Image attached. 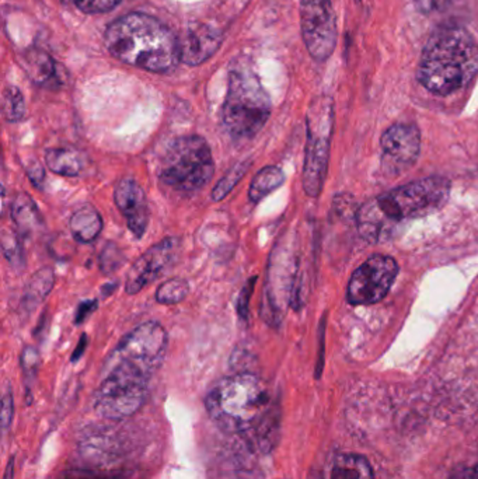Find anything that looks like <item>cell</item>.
Segmentation results:
<instances>
[{
    "mask_svg": "<svg viewBox=\"0 0 478 479\" xmlns=\"http://www.w3.org/2000/svg\"><path fill=\"white\" fill-rule=\"evenodd\" d=\"M168 335L160 322L137 325L119 341L104 364L95 408L108 419L134 415L147 400L150 379L168 353Z\"/></svg>",
    "mask_w": 478,
    "mask_h": 479,
    "instance_id": "obj_1",
    "label": "cell"
},
{
    "mask_svg": "<svg viewBox=\"0 0 478 479\" xmlns=\"http://www.w3.org/2000/svg\"><path fill=\"white\" fill-rule=\"evenodd\" d=\"M449 195L451 181L443 177L410 182L362 205L357 213L358 231L369 244L384 243L404 223L445 207Z\"/></svg>",
    "mask_w": 478,
    "mask_h": 479,
    "instance_id": "obj_2",
    "label": "cell"
},
{
    "mask_svg": "<svg viewBox=\"0 0 478 479\" xmlns=\"http://www.w3.org/2000/svg\"><path fill=\"white\" fill-rule=\"evenodd\" d=\"M106 46L119 61L155 73H166L180 59L174 34L152 15L131 13L106 31Z\"/></svg>",
    "mask_w": 478,
    "mask_h": 479,
    "instance_id": "obj_3",
    "label": "cell"
},
{
    "mask_svg": "<svg viewBox=\"0 0 478 479\" xmlns=\"http://www.w3.org/2000/svg\"><path fill=\"white\" fill-rule=\"evenodd\" d=\"M478 73V44L463 27H445L431 36L421 55L418 80L428 91L449 96Z\"/></svg>",
    "mask_w": 478,
    "mask_h": 479,
    "instance_id": "obj_4",
    "label": "cell"
},
{
    "mask_svg": "<svg viewBox=\"0 0 478 479\" xmlns=\"http://www.w3.org/2000/svg\"><path fill=\"white\" fill-rule=\"evenodd\" d=\"M275 405L262 380L247 372L220 380L205 398L212 421L228 433L241 437L257 428Z\"/></svg>",
    "mask_w": 478,
    "mask_h": 479,
    "instance_id": "obj_5",
    "label": "cell"
},
{
    "mask_svg": "<svg viewBox=\"0 0 478 479\" xmlns=\"http://www.w3.org/2000/svg\"><path fill=\"white\" fill-rule=\"evenodd\" d=\"M270 116L271 100L256 73L247 66L233 67L222 111L228 134L235 139H253Z\"/></svg>",
    "mask_w": 478,
    "mask_h": 479,
    "instance_id": "obj_6",
    "label": "cell"
},
{
    "mask_svg": "<svg viewBox=\"0 0 478 479\" xmlns=\"http://www.w3.org/2000/svg\"><path fill=\"white\" fill-rule=\"evenodd\" d=\"M215 163L207 139L198 135L176 138L158 161V178L181 195L201 191L214 177Z\"/></svg>",
    "mask_w": 478,
    "mask_h": 479,
    "instance_id": "obj_7",
    "label": "cell"
},
{
    "mask_svg": "<svg viewBox=\"0 0 478 479\" xmlns=\"http://www.w3.org/2000/svg\"><path fill=\"white\" fill-rule=\"evenodd\" d=\"M334 131V103L329 96L311 101L306 114V150L302 186L306 195L317 198L324 189L329 171L330 146Z\"/></svg>",
    "mask_w": 478,
    "mask_h": 479,
    "instance_id": "obj_8",
    "label": "cell"
},
{
    "mask_svg": "<svg viewBox=\"0 0 478 479\" xmlns=\"http://www.w3.org/2000/svg\"><path fill=\"white\" fill-rule=\"evenodd\" d=\"M290 237L280 239L269 260V270L262 293L261 316L267 324L278 327L288 307L299 304L298 255Z\"/></svg>",
    "mask_w": 478,
    "mask_h": 479,
    "instance_id": "obj_9",
    "label": "cell"
},
{
    "mask_svg": "<svg viewBox=\"0 0 478 479\" xmlns=\"http://www.w3.org/2000/svg\"><path fill=\"white\" fill-rule=\"evenodd\" d=\"M399 275V265L389 255L368 258L351 276L347 301L351 306H371L386 298Z\"/></svg>",
    "mask_w": 478,
    "mask_h": 479,
    "instance_id": "obj_10",
    "label": "cell"
},
{
    "mask_svg": "<svg viewBox=\"0 0 478 479\" xmlns=\"http://www.w3.org/2000/svg\"><path fill=\"white\" fill-rule=\"evenodd\" d=\"M302 36L309 54L316 61H326L337 46V20L331 0H302Z\"/></svg>",
    "mask_w": 478,
    "mask_h": 479,
    "instance_id": "obj_11",
    "label": "cell"
},
{
    "mask_svg": "<svg viewBox=\"0 0 478 479\" xmlns=\"http://www.w3.org/2000/svg\"><path fill=\"white\" fill-rule=\"evenodd\" d=\"M180 249L181 240L178 237H166L160 243L155 244L140 255L127 275V293L137 294L158 280L166 270L173 267L180 254Z\"/></svg>",
    "mask_w": 478,
    "mask_h": 479,
    "instance_id": "obj_12",
    "label": "cell"
},
{
    "mask_svg": "<svg viewBox=\"0 0 478 479\" xmlns=\"http://www.w3.org/2000/svg\"><path fill=\"white\" fill-rule=\"evenodd\" d=\"M383 164L402 173L412 168L421 152V132L412 124H396L384 132L381 140Z\"/></svg>",
    "mask_w": 478,
    "mask_h": 479,
    "instance_id": "obj_13",
    "label": "cell"
},
{
    "mask_svg": "<svg viewBox=\"0 0 478 479\" xmlns=\"http://www.w3.org/2000/svg\"><path fill=\"white\" fill-rule=\"evenodd\" d=\"M114 200L126 218L131 233L137 240L142 239L149 226L150 210L147 194L134 178H122L114 191Z\"/></svg>",
    "mask_w": 478,
    "mask_h": 479,
    "instance_id": "obj_14",
    "label": "cell"
},
{
    "mask_svg": "<svg viewBox=\"0 0 478 479\" xmlns=\"http://www.w3.org/2000/svg\"><path fill=\"white\" fill-rule=\"evenodd\" d=\"M222 44V34L207 25H189L180 46V59L189 66H198L209 59Z\"/></svg>",
    "mask_w": 478,
    "mask_h": 479,
    "instance_id": "obj_15",
    "label": "cell"
},
{
    "mask_svg": "<svg viewBox=\"0 0 478 479\" xmlns=\"http://www.w3.org/2000/svg\"><path fill=\"white\" fill-rule=\"evenodd\" d=\"M10 215L15 228L23 239L33 237L43 230L44 220L40 209L27 192H17L10 205Z\"/></svg>",
    "mask_w": 478,
    "mask_h": 479,
    "instance_id": "obj_16",
    "label": "cell"
},
{
    "mask_svg": "<svg viewBox=\"0 0 478 479\" xmlns=\"http://www.w3.org/2000/svg\"><path fill=\"white\" fill-rule=\"evenodd\" d=\"M46 168L52 173L62 177H77L85 170L87 164V156L76 148L65 146V148H51L46 150Z\"/></svg>",
    "mask_w": 478,
    "mask_h": 479,
    "instance_id": "obj_17",
    "label": "cell"
},
{
    "mask_svg": "<svg viewBox=\"0 0 478 479\" xmlns=\"http://www.w3.org/2000/svg\"><path fill=\"white\" fill-rule=\"evenodd\" d=\"M54 285H56V272L52 268H41L40 270L34 273L23 291L22 303H20L22 311L31 314L46 301Z\"/></svg>",
    "mask_w": 478,
    "mask_h": 479,
    "instance_id": "obj_18",
    "label": "cell"
},
{
    "mask_svg": "<svg viewBox=\"0 0 478 479\" xmlns=\"http://www.w3.org/2000/svg\"><path fill=\"white\" fill-rule=\"evenodd\" d=\"M69 229L79 243H93L103 230V219L93 205H85L70 218Z\"/></svg>",
    "mask_w": 478,
    "mask_h": 479,
    "instance_id": "obj_19",
    "label": "cell"
},
{
    "mask_svg": "<svg viewBox=\"0 0 478 479\" xmlns=\"http://www.w3.org/2000/svg\"><path fill=\"white\" fill-rule=\"evenodd\" d=\"M330 479H375V475L366 457L344 453L334 458Z\"/></svg>",
    "mask_w": 478,
    "mask_h": 479,
    "instance_id": "obj_20",
    "label": "cell"
},
{
    "mask_svg": "<svg viewBox=\"0 0 478 479\" xmlns=\"http://www.w3.org/2000/svg\"><path fill=\"white\" fill-rule=\"evenodd\" d=\"M283 182H285V173L282 168L278 166H267L251 179L249 199L251 204H259L265 197L277 191Z\"/></svg>",
    "mask_w": 478,
    "mask_h": 479,
    "instance_id": "obj_21",
    "label": "cell"
},
{
    "mask_svg": "<svg viewBox=\"0 0 478 479\" xmlns=\"http://www.w3.org/2000/svg\"><path fill=\"white\" fill-rule=\"evenodd\" d=\"M25 70L34 83L48 86L56 82V66L46 52L33 49L25 55Z\"/></svg>",
    "mask_w": 478,
    "mask_h": 479,
    "instance_id": "obj_22",
    "label": "cell"
},
{
    "mask_svg": "<svg viewBox=\"0 0 478 479\" xmlns=\"http://www.w3.org/2000/svg\"><path fill=\"white\" fill-rule=\"evenodd\" d=\"M23 237L20 236L17 229L6 228L2 229V236H0V244H2V251H4L5 258L9 261L10 267L13 270H20L25 268V249H23Z\"/></svg>",
    "mask_w": 478,
    "mask_h": 479,
    "instance_id": "obj_23",
    "label": "cell"
},
{
    "mask_svg": "<svg viewBox=\"0 0 478 479\" xmlns=\"http://www.w3.org/2000/svg\"><path fill=\"white\" fill-rule=\"evenodd\" d=\"M251 161H240V163L235 164L222 178L218 181L217 186L214 187L212 192H210V199L215 200V202H220V200L225 199L232 189L238 186L239 182L241 181L244 176H246L247 171L250 170Z\"/></svg>",
    "mask_w": 478,
    "mask_h": 479,
    "instance_id": "obj_24",
    "label": "cell"
},
{
    "mask_svg": "<svg viewBox=\"0 0 478 479\" xmlns=\"http://www.w3.org/2000/svg\"><path fill=\"white\" fill-rule=\"evenodd\" d=\"M189 293V283L183 278L166 280L156 290V301L163 306H174L186 301Z\"/></svg>",
    "mask_w": 478,
    "mask_h": 479,
    "instance_id": "obj_25",
    "label": "cell"
},
{
    "mask_svg": "<svg viewBox=\"0 0 478 479\" xmlns=\"http://www.w3.org/2000/svg\"><path fill=\"white\" fill-rule=\"evenodd\" d=\"M2 111L6 121L20 122L25 117V103L22 91L15 86L5 88Z\"/></svg>",
    "mask_w": 478,
    "mask_h": 479,
    "instance_id": "obj_26",
    "label": "cell"
},
{
    "mask_svg": "<svg viewBox=\"0 0 478 479\" xmlns=\"http://www.w3.org/2000/svg\"><path fill=\"white\" fill-rule=\"evenodd\" d=\"M122 264L121 250L116 244H108L104 249L103 254L100 257V270L106 275H110L114 270H118Z\"/></svg>",
    "mask_w": 478,
    "mask_h": 479,
    "instance_id": "obj_27",
    "label": "cell"
},
{
    "mask_svg": "<svg viewBox=\"0 0 478 479\" xmlns=\"http://www.w3.org/2000/svg\"><path fill=\"white\" fill-rule=\"evenodd\" d=\"M257 276L250 278V280L244 285L241 289L240 296L238 299V304H236V311L238 316L240 317L241 321H249V314H250V301L253 296L254 288H256Z\"/></svg>",
    "mask_w": 478,
    "mask_h": 479,
    "instance_id": "obj_28",
    "label": "cell"
},
{
    "mask_svg": "<svg viewBox=\"0 0 478 479\" xmlns=\"http://www.w3.org/2000/svg\"><path fill=\"white\" fill-rule=\"evenodd\" d=\"M121 0H75L80 10L86 13H104L114 9Z\"/></svg>",
    "mask_w": 478,
    "mask_h": 479,
    "instance_id": "obj_29",
    "label": "cell"
},
{
    "mask_svg": "<svg viewBox=\"0 0 478 479\" xmlns=\"http://www.w3.org/2000/svg\"><path fill=\"white\" fill-rule=\"evenodd\" d=\"M38 364H40V355L38 351L33 346H27L22 353V367L27 376H34L37 373Z\"/></svg>",
    "mask_w": 478,
    "mask_h": 479,
    "instance_id": "obj_30",
    "label": "cell"
},
{
    "mask_svg": "<svg viewBox=\"0 0 478 479\" xmlns=\"http://www.w3.org/2000/svg\"><path fill=\"white\" fill-rule=\"evenodd\" d=\"M25 170L27 173L28 178L33 182V186L40 187L46 178V173H44L43 164L37 160V158H31L28 163L25 164Z\"/></svg>",
    "mask_w": 478,
    "mask_h": 479,
    "instance_id": "obj_31",
    "label": "cell"
},
{
    "mask_svg": "<svg viewBox=\"0 0 478 479\" xmlns=\"http://www.w3.org/2000/svg\"><path fill=\"white\" fill-rule=\"evenodd\" d=\"M412 2L421 12L431 13L445 9L449 5L453 4L454 0H412Z\"/></svg>",
    "mask_w": 478,
    "mask_h": 479,
    "instance_id": "obj_32",
    "label": "cell"
},
{
    "mask_svg": "<svg viewBox=\"0 0 478 479\" xmlns=\"http://www.w3.org/2000/svg\"><path fill=\"white\" fill-rule=\"evenodd\" d=\"M13 419V394L12 392H5L4 401H2V428L6 431L12 423Z\"/></svg>",
    "mask_w": 478,
    "mask_h": 479,
    "instance_id": "obj_33",
    "label": "cell"
},
{
    "mask_svg": "<svg viewBox=\"0 0 478 479\" xmlns=\"http://www.w3.org/2000/svg\"><path fill=\"white\" fill-rule=\"evenodd\" d=\"M97 301H86L79 304L76 310V316H75V322L82 324L88 316H92L93 312L97 310Z\"/></svg>",
    "mask_w": 478,
    "mask_h": 479,
    "instance_id": "obj_34",
    "label": "cell"
},
{
    "mask_svg": "<svg viewBox=\"0 0 478 479\" xmlns=\"http://www.w3.org/2000/svg\"><path fill=\"white\" fill-rule=\"evenodd\" d=\"M65 479H117L116 476L108 474L97 473L92 470H76L67 474Z\"/></svg>",
    "mask_w": 478,
    "mask_h": 479,
    "instance_id": "obj_35",
    "label": "cell"
},
{
    "mask_svg": "<svg viewBox=\"0 0 478 479\" xmlns=\"http://www.w3.org/2000/svg\"><path fill=\"white\" fill-rule=\"evenodd\" d=\"M452 479H478V463H475L472 467L463 468V470L457 471Z\"/></svg>",
    "mask_w": 478,
    "mask_h": 479,
    "instance_id": "obj_36",
    "label": "cell"
},
{
    "mask_svg": "<svg viewBox=\"0 0 478 479\" xmlns=\"http://www.w3.org/2000/svg\"><path fill=\"white\" fill-rule=\"evenodd\" d=\"M86 348H87V337H86V334H83L82 338H80L79 343H77L76 348H75L74 355H72L70 361H79V359L82 358L83 353H85Z\"/></svg>",
    "mask_w": 478,
    "mask_h": 479,
    "instance_id": "obj_37",
    "label": "cell"
},
{
    "mask_svg": "<svg viewBox=\"0 0 478 479\" xmlns=\"http://www.w3.org/2000/svg\"><path fill=\"white\" fill-rule=\"evenodd\" d=\"M13 475H15V458L12 457L5 471L4 479H13Z\"/></svg>",
    "mask_w": 478,
    "mask_h": 479,
    "instance_id": "obj_38",
    "label": "cell"
}]
</instances>
